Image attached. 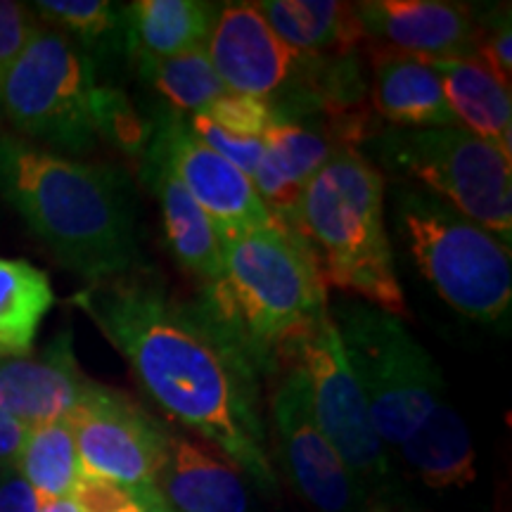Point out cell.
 <instances>
[{
  "label": "cell",
  "instance_id": "1",
  "mask_svg": "<svg viewBox=\"0 0 512 512\" xmlns=\"http://www.w3.org/2000/svg\"><path fill=\"white\" fill-rule=\"evenodd\" d=\"M74 302L98 325L143 392L273 494L259 373L211 328L197 304L171 297L155 271L136 266L93 283Z\"/></svg>",
  "mask_w": 512,
  "mask_h": 512
},
{
  "label": "cell",
  "instance_id": "2",
  "mask_svg": "<svg viewBox=\"0 0 512 512\" xmlns=\"http://www.w3.org/2000/svg\"><path fill=\"white\" fill-rule=\"evenodd\" d=\"M0 190L69 271L102 283L138 266L136 204L119 169L0 138Z\"/></svg>",
  "mask_w": 512,
  "mask_h": 512
},
{
  "label": "cell",
  "instance_id": "3",
  "mask_svg": "<svg viewBox=\"0 0 512 512\" xmlns=\"http://www.w3.org/2000/svg\"><path fill=\"white\" fill-rule=\"evenodd\" d=\"M197 309L256 373L275 375L287 342L330 306L309 249L273 219L223 240L221 273Z\"/></svg>",
  "mask_w": 512,
  "mask_h": 512
},
{
  "label": "cell",
  "instance_id": "4",
  "mask_svg": "<svg viewBox=\"0 0 512 512\" xmlns=\"http://www.w3.org/2000/svg\"><path fill=\"white\" fill-rule=\"evenodd\" d=\"M283 221L309 249L325 287L363 297L389 316H406L384 226V176L356 147H344L306 185Z\"/></svg>",
  "mask_w": 512,
  "mask_h": 512
},
{
  "label": "cell",
  "instance_id": "5",
  "mask_svg": "<svg viewBox=\"0 0 512 512\" xmlns=\"http://www.w3.org/2000/svg\"><path fill=\"white\" fill-rule=\"evenodd\" d=\"M394 200L401 238L434 292L477 323H498L508 316L510 245L432 192L399 188Z\"/></svg>",
  "mask_w": 512,
  "mask_h": 512
},
{
  "label": "cell",
  "instance_id": "6",
  "mask_svg": "<svg viewBox=\"0 0 512 512\" xmlns=\"http://www.w3.org/2000/svg\"><path fill=\"white\" fill-rule=\"evenodd\" d=\"M328 311L368 401L375 434L384 446L399 448L446 401L441 368L401 318L358 302Z\"/></svg>",
  "mask_w": 512,
  "mask_h": 512
},
{
  "label": "cell",
  "instance_id": "7",
  "mask_svg": "<svg viewBox=\"0 0 512 512\" xmlns=\"http://www.w3.org/2000/svg\"><path fill=\"white\" fill-rule=\"evenodd\" d=\"M285 366L302 368L309 384L313 420L354 475L373 512H408L330 311L287 342L278 373Z\"/></svg>",
  "mask_w": 512,
  "mask_h": 512
},
{
  "label": "cell",
  "instance_id": "8",
  "mask_svg": "<svg viewBox=\"0 0 512 512\" xmlns=\"http://www.w3.org/2000/svg\"><path fill=\"white\" fill-rule=\"evenodd\" d=\"M375 159L396 176L413 178L465 219L510 245V157L463 126L389 128L373 140Z\"/></svg>",
  "mask_w": 512,
  "mask_h": 512
},
{
  "label": "cell",
  "instance_id": "9",
  "mask_svg": "<svg viewBox=\"0 0 512 512\" xmlns=\"http://www.w3.org/2000/svg\"><path fill=\"white\" fill-rule=\"evenodd\" d=\"M102 91L72 38L38 29L0 79V112L24 136L86 152L100 136Z\"/></svg>",
  "mask_w": 512,
  "mask_h": 512
},
{
  "label": "cell",
  "instance_id": "10",
  "mask_svg": "<svg viewBox=\"0 0 512 512\" xmlns=\"http://www.w3.org/2000/svg\"><path fill=\"white\" fill-rule=\"evenodd\" d=\"M67 422L74 432L81 475L128 489L155 482L171 432L126 394L93 382Z\"/></svg>",
  "mask_w": 512,
  "mask_h": 512
},
{
  "label": "cell",
  "instance_id": "11",
  "mask_svg": "<svg viewBox=\"0 0 512 512\" xmlns=\"http://www.w3.org/2000/svg\"><path fill=\"white\" fill-rule=\"evenodd\" d=\"M278 375L271 408L278 451L292 484L320 512H373L354 475L313 420L302 368L285 366Z\"/></svg>",
  "mask_w": 512,
  "mask_h": 512
},
{
  "label": "cell",
  "instance_id": "12",
  "mask_svg": "<svg viewBox=\"0 0 512 512\" xmlns=\"http://www.w3.org/2000/svg\"><path fill=\"white\" fill-rule=\"evenodd\" d=\"M150 143L162 152L169 169L190 192L192 200L200 204L223 240L273 221L252 178L204 145L181 117L166 114Z\"/></svg>",
  "mask_w": 512,
  "mask_h": 512
},
{
  "label": "cell",
  "instance_id": "13",
  "mask_svg": "<svg viewBox=\"0 0 512 512\" xmlns=\"http://www.w3.org/2000/svg\"><path fill=\"white\" fill-rule=\"evenodd\" d=\"M228 93L268 100L297 88L304 55L268 27L256 3H223L204 46Z\"/></svg>",
  "mask_w": 512,
  "mask_h": 512
},
{
  "label": "cell",
  "instance_id": "14",
  "mask_svg": "<svg viewBox=\"0 0 512 512\" xmlns=\"http://www.w3.org/2000/svg\"><path fill=\"white\" fill-rule=\"evenodd\" d=\"M368 43L420 60L477 57L479 17L446 0H366L354 5Z\"/></svg>",
  "mask_w": 512,
  "mask_h": 512
},
{
  "label": "cell",
  "instance_id": "15",
  "mask_svg": "<svg viewBox=\"0 0 512 512\" xmlns=\"http://www.w3.org/2000/svg\"><path fill=\"white\" fill-rule=\"evenodd\" d=\"M91 384L74 358L72 335L62 332L41 356L0 358V411L27 427L67 420Z\"/></svg>",
  "mask_w": 512,
  "mask_h": 512
},
{
  "label": "cell",
  "instance_id": "16",
  "mask_svg": "<svg viewBox=\"0 0 512 512\" xmlns=\"http://www.w3.org/2000/svg\"><path fill=\"white\" fill-rule=\"evenodd\" d=\"M152 486L171 512H247V486L240 470L200 441L169 434Z\"/></svg>",
  "mask_w": 512,
  "mask_h": 512
},
{
  "label": "cell",
  "instance_id": "17",
  "mask_svg": "<svg viewBox=\"0 0 512 512\" xmlns=\"http://www.w3.org/2000/svg\"><path fill=\"white\" fill-rule=\"evenodd\" d=\"M373 64L370 107L394 128H444L460 126L441 91L434 69L420 57L368 43Z\"/></svg>",
  "mask_w": 512,
  "mask_h": 512
},
{
  "label": "cell",
  "instance_id": "18",
  "mask_svg": "<svg viewBox=\"0 0 512 512\" xmlns=\"http://www.w3.org/2000/svg\"><path fill=\"white\" fill-rule=\"evenodd\" d=\"M266 152L252 183L273 219H285L302 200L320 169L337 155L335 138L323 126L283 121L264 136Z\"/></svg>",
  "mask_w": 512,
  "mask_h": 512
},
{
  "label": "cell",
  "instance_id": "19",
  "mask_svg": "<svg viewBox=\"0 0 512 512\" xmlns=\"http://www.w3.org/2000/svg\"><path fill=\"white\" fill-rule=\"evenodd\" d=\"M143 178L162 209L166 242L178 264L204 285L214 283L223 266V238L152 143L143 157Z\"/></svg>",
  "mask_w": 512,
  "mask_h": 512
},
{
  "label": "cell",
  "instance_id": "20",
  "mask_svg": "<svg viewBox=\"0 0 512 512\" xmlns=\"http://www.w3.org/2000/svg\"><path fill=\"white\" fill-rule=\"evenodd\" d=\"M437 72L441 91L458 124L486 140L505 157L512 152V105L505 88L477 57L467 60H425Z\"/></svg>",
  "mask_w": 512,
  "mask_h": 512
},
{
  "label": "cell",
  "instance_id": "21",
  "mask_svg": "<svg viewBox=\"0 0 512 512\" xmlns=\"http://www.w3.org/2000/svg\"><path fill=\"white\" fill-rule=\"evenodd\" d=\"M216 3L200 0H138L124 8L128 50L140 60H166L204 48L214 27Z\"/></svg>",
  "mask_w": 512,
  "mask_h": 512
},
{
  "label": "cell",
  "instance_id": "22",
  "mask_svg": "<svg viewBox=\"0 0 512 512\" xmlns=\"http://www.w3.org/2000/svg\"><path fill=\"white\" fill-rule=\"evenodd\" d=\"M261 15L299 55H347L366 46L356 8L337 0H266Z\"/></svg>",
  "mask_w": 512,
  "mask_h": 512
},
{
  "label": "cell",
  "instance_id": "23",
  "mask_svg": "<svg viewBox=\"0 0 512 512\" xmlns=\"http://www.w3.org/2000/svg\"><path fill=\"white\" fill-rule=\"evenodd\" d=\"M396 451L427 489H460L477 477L470 430L446 401Z\"/></svg>",
  "mask_w": 512,
  "mask_h": 512
},
{
  "label": "cell",
  "instance_id": "24",
  "mask_svg": "<svg viewBox=\"0 0 512 512\" xmlns=\"http://www.w3.org/2000/svg\"><path fill=\"white\" fill-rule=\"evenodd\" d=\"M55 292L46 271L0 256V358L29 356Z\"/></svg>",
  "mask_w": 512,
  "mask_h": 512
},
{
  "label": "cell",
  "instance_id": "25",
  "mask_svg": "<svg viewBox=\"0 0 512 512\" xmlns=\"http://www.w3.org/2000/svg\"><path fill=\"white\" fill-rule=\"evenodd\" d=\"M15 470L27 479L43 503L72 496L81 477V465L69 422L57 420L31 427L15 460Z\"/></svg>",
  "mask_w": 512,
  "mask_h": 512
},
{
  "label": "cell",
  "instance_id": "26",
  "mask_svg": "<svg viewBox=\"0 0 512 512\" xmlns=\"http://www.w3.org/2000/svg\"><path fill=\"white\" fill-rule=\"evenodd\" d=\"M143 76L176 112H204L211 102L228 93L219 74L211 67L204 48L166 57V60H140Z\"/></svg>",
  "mask_w": 512,
  "mask_h": 512
},
{
  "label": "cell",
  "instance_id": "27",
  "mask_svg": "<svg viewBox=\"0 0 512 512\" xmlns=\"http://www.w3.org/2000/svg\"><path fill=\"white\" fill-rule=\"evenodd\" d=\"M34 8L88 46H107L124 31V10L105 0H41Z\"/></svg>",
  "mask_w": 512,
  "mask_h": 512
},
{
  "label": "cell",
  "instance_id": "28",
  "mask_svg": "<svg viewBox=\"0 0 512 512\" xmlns=\"http://www.w3.org/2000/svg\"><path fill=\"white\" fill-rule=\"evenodd\" d=\"M209 121L238 138H264L273 126L283 124L273 102L226 93L202 112Z\"/></svg>",
  "mask_w": 512,
  "mask_h": 512
},
{
  "label": "cell",
  "instance_id": "29",
  "mask_svg": "<svg viewBox=\"0 0 512 512\" xmlns=\"http://www.w3.org/2000/svg\"><path fill=\"white\" fill-rule=\"evenodd\" d=\"M188 128L202 140L204 145L211 147L216 155H221L233 166H238L247 178H252L256 174V169H259L261 159H264V152H266L264 138L233 136V133L223 131V128L216 126L214 121H209L202 112L190 114Z\"/></svg>",
  "mask_w": 512,
  "mask_h": 512
},
{
  "label": "cell",
  "instance_id": "30",
  "mask_svg": "<svg viewBox=\"0 0 512 512\" xmlns=\"http://www.w3.org/2000/svg\"><path fill=\"white\" fill-rule=\"evenodd\" d=\"M512 31H510V10H496L489 19H479V43H477V60L510 88L512 76Z\"/></svg>",
  "mask_w": 512,
  "mask_h": 512
},
{
  "label": "cell",
  "instance_id": "31",
  "mask_svg": "<svg viewBox=\"0 0 512 512\" xmlns=\"http://www.w3.org/2000/svg\"><path fill=\"white\" fill-rule=\"evenodd\" d=\"M69 498L81 512H128L140 508L138 489H128V486L91 475L79 477Z\"/></svg>",
  "mask_w": 512,
  "mask_h": 512
},
{
  "label": "cell",
  "instance_id": "32",
  "mask_svg": "<svg viewBox=\"0 0 512 512\" xmlns=\"http://www.w3.org/2000/svg\"><path fill=\"white\" fill-rule=\"evenodd\" d=\"M38 31L27 5L0 0V79Z\"/></svg>",
  "mask_w": 512,
  "mask_h": 512
},
{
  "label": "cell",
  "instance_id": "33",
  "mask_svg": "<svg viewBox=\"0 0 512 512\" xmlns=\"http://www.w3.org/2000/svg\"><path fill=\"white\" fill-rule=\"evenodd\" d=\"M43 501L15 465L0 467V512H41Z\"/></svg>",
  "mask_w": 512,
  "mask_h": 512
},
{
  "label": "cell",
  "instance_id": "34",
  "mask_svg": "<svg viewBox=\"0 0 512 512\" xmlns=\"http://www.w3.org/2000/svg\"><path fill=\"white\" fill-rule=\"evenodd\" d=\"M31 427L0 411V467L15 465Z\"/></svg>",
  "mask_w": 512,
  "mask_h": 512
},
{
  "label": "cell",
  "instance_id": "35",
  "mask_svg": "<svg viewBox=\"0 0 512 512\" xmlns=\"http://www.w3.org/2000/svg\"><path fill=\"white\" fill-rule=\"evenodd\" d=\"M138 496H140V503L147 508V512H171L169 505L159 498L155 486H143V489H138Z\"/></svg>",
  "mask_w": 512,
  "mask_h": 512
},
{
  "label": "cell",
  "instance_id": "36",
  "mask_svg": "<svg viewBox=\"0 0 512 512\" xmlns=\"http://www.w3.org/2000/svg\"><path fill=\"white\" fill-rule=\"evenodd\" d=\"M41 512H81V510L76 508V503L72 501V498H55V501L43 503Z\"/></svg>",
  "mask_w": 512,
  "mask_h": 512
},
{
  "label": "cell",
  "instance_id": "37",
  "mask_svg": "<svg viewBox=\"0 0 512 512\" xmlns=\"http://www.w3.org/2000/svg\"><path fill=\"white\" fill-rule=\"evenodd\" d=\"M128 512H147V508L143 503H140V508H136V510H128Z\"/></svg>",
  "mask_w": 512,
  "mask_h": 512
}]
</instances>
